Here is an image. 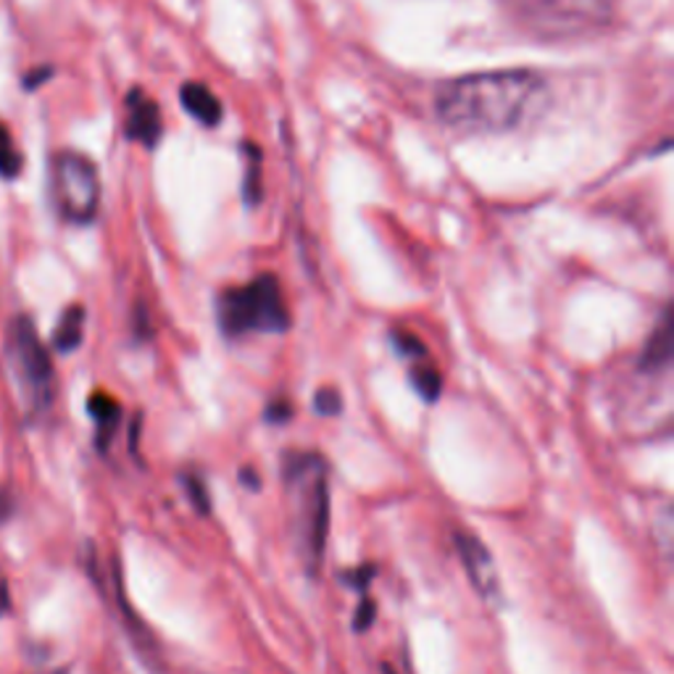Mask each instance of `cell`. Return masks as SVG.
<instances>
[{
    "instance_id": "20",
    "label": "cell",
    "mask_w": 674,
    "mask_h": 674,
    "mask_svg": "<svg viewBox=\"0 0 674 674\" xmlns=\"http://www.w3.org/2000/svg\"><path fill=\"white\" fill-rule=\"evenodd\" d=\"M290 416H293V405L287 401H274V403L266 405V419H270V422H274V424L287 422Z\"/></svg>"
},
{
    "instance_id": "13",
    "label": "cell",
    "mask_w": 674,
    "mask_h": 674,
    "mask_svg": "<svg viewBox=\"0 0 674 674\" xmlns=\"http://www.w3.org/2000/svg\"><path fill=\"white\" fill-rule=\"evenodd\" d=\"M411 385L419 392V398L427 403H435L443 392V377L432 364H414L411 366Z\"/></svg>"
},
{
    "instance_id": "12",
    "label": "cell",
    "mask_w": 674,
    "mask_h": 674,
    "mask_svg": "<svg viewBox=\"0 0 674 674\" xmlns=\"http://www.w3.org/2000/svg\"><path fill=\"white\" fill-rule=\"evenodd\" d=\"M82 338H84V309L80 304H75L61 313V319H58V327L54 332V349L58 353H71L80 349Z\"/></svg>"
},
{
    "instance_id": "22",
    "label": "cell",
    "mask_w": 674,
    "mask_h": 674,
    "mask_svg": "<svg viewBox=\"0 0 674 674\" xmlns=\"http://www.w3.org/2000/svg\"><path fill=\"white\" fill-rule=\"evenodd\" d=\"M11 608V593H9V585L5 582H0V617H3L5 612Z\"/></svg>"
},
{
    "instance_id": "17",
    "label": "cell",
    "mask_w": 674,
    "mask_h": 674,
    "mask_svg": "<svg viewBox=\"0 0 674 674\" xmlns=\"http://www.w3.org/2000/svg\"><path fill=\"white\" fill-rule=\"evenodd\" d=\"M392 343H396L398 353H403V356H414V358H424L427 356V349H424V343L416 335H411V332H392Z\"/></svg>"
},
{
    "instance_id": "1",
    "label": "cell",
    "mask_w": 674,
    "mask_h": 674,
    "mask_svg": "<svg viewBox=\"0 0 674 674\" xmlns=\"http://www.w3.org/2000/svg\"><path fill=\"white\" fill-rule=\"evenodd\" d=\"M546 101V82L535 71H482L443 84L437 116L469 135L509 133L525 124Z\"/></svg>"
},
{
    "instance_id": "4",
    "label": "cell",
    "mask_w": 674,
    "mask_h": 674,
    "mask_svg": "<svg viewBox=\"0 0 674 674\" xmlns=\"http://www.w3.org/2000/svg\"><path fill=\"white\" fill-rule=\"evenodd\" d=\"M54 198L64 219L88 225L101 206V180L95 163L75 150H61L54 159Z\"/></svg>"
},
{
    "instance_id": "9",
    "label": "cell",
    "mask_w": 674,
    "mask_h": 674,
    "mask_svg": "<svg viewBox=\"0 0 674 674\" xmlns=\"http://www.w3.org/2000/svg\"><path fill=\"white\" fill-rule=\"evenodd\" d=\"M674 324L672 313L664 311L656 330L651 332V338L646 340L643 353H640L638 366L643 372H661L672 364V351H674Z\"/></svg>"
},
{
    "instance_id": "5",
    "label": "cell",
    "mask_w": 674,
    "mask_h": 674,
    "mask_svg": "<svg viewBox=\"0 0 674 674\" xmlns=\"http://www.w3.org/2000/svg\"><path fill=\"white\" fill-rule=\"evenodd\" d=\"M519 16L542 37H567L606 22L608 0H516Z\"/></svg>"
},
{
    "instance_id": "8",
    "label": "cell",
    "mask_w": 674,
    "mask_h": 674,
    "mask_svg": "<svg viewBox=\"0 0 674 674\" xmlns=\"http://www.w3.org/2000/svg\"><path fill=\"white\" fill-rule=\"evenodd\" d=\"M127 135L146 148H153L163 135L159 106L140 90H133L127 95Z\"/></svg>"
},
{
    "instance_id": "3",
    "label": "cell",
    "mask_w": 674,
    "mask_h": 674,
    "mask_svg": "<svg viewBox=\"0 0 674 674\" xmlns=\"http://www.w3.org/2000/svg\"><path fill=\"white\" fill-rule=\"evenodd\" d=\"M216 317L227 338L274 335L290 330L283 287L274 274H261L248 285L230 287L216 300Z\"/></svg>"
},
{
    "instance_id": "16",
    "label": "cell",
    "mask_w": 674,
    "mask_h": 674,
    "mask_svg": "<svg viewBox=\"0 0 674 674\" xmlns=\"http://www.w3.org/2000/svg\"><path fill=\"white\" fill-rule=\"evenodd\" d=\"M313 409H317V414L322 416H335L340 414V409H343V398H340L338 390L324 388L313 396Z\"/></svg>"
},
{
    "instance_id": "7",
    "label": "cell",
    "mask_w": 674,
    "mask_h": 674,
    "mask_svg": "<svg viewBox=\"0 0 674 674\" xmlns=\"http://www.w3.org/2000/svg\"><path fill=\"white\" fill-rule=\"evenodd\" d=\"M456 548H459L461 564L467 569L469 580L477 587V593L485 601H499L501 587H499V574H495L493 556L472 533H456Z\"/></svg>"
},
{
    "instance_id": "19",
    "label": "cell",
    "mask_w": 674,
    "mask_h": 674,
    "mask_svg": "<svg viewBox=\"0 0 674 674\" xmlns=\"http://www.w3.org/2000/svg\"><path fill=\"white\" fill-rule=\"evenodd\" d=\"M375 617H377L375 601H369V598H366V595H364L362 604H358V608H356V617H353V630H356V632L369 630L372 621H375Z\"/></svg>"
},
{
    "instance_id": "21",
    "label": "cell",
    "mask_w": 674,
    "mask_h": 674,
    "mask_svg": "<svg viewBox=\"0 0 674 674\" xmlns=\"http://www.w3.org/2000/svg\"><path fill=\"white\" fill-rule=\"evenodd\" d=\"M240 480H243V482H245V485H248V488H251V490H253V488H256V490L261 488V480H259L256 469H248V467H245V469H243V472H240Z\"/></svg>"
},
{
    "instance_id": "11",
    "label": "cell",
    "mask_w": 674,
    "mask_h": 674,
    "mask_svg": "<svg viewBox=\"0 0 674 674\" xmlns=\"http://www.w3.org/2000/svg\"><path fill=\"white\" fill-rule=\"evenodd\" d=\"M88 409H90V416L95 419L98 448L108 450V445L116 435V427H119V422H122V405L116 403L108 392H93L88 401Z\"/></svg>"
},
{
    "instance_id": "14",
    "label": "cell",
    "mask_w": 674,
    "mask_h": 674,
    "mask_svg": "<svg viewBox=\"0 0 674 674\" xmlns=\"http://www.w3.org/2000/svg\"><path fill=\"white\" fill-rule=\"evenodd\" d=\"M22 169V153H19L14 137L9 129L0 124V174L3 176H16Z\"/></svg>"
},
{
    "instance_id": "2",
    "label": "cell",
    "mask_w": 674,
    "mask_h": 674,
    "mask_svg": "<svg viewBox=\"0 0 674 674\" xmlns=\"http://www.w3.org/2000/svg\"><path fill=\"white\" fill-rule=\"evenodd\" d=\"M285 482L298 495L296 535L306 572L319 574L330 535V485L327 464L313 450H290L285 456Z\"/></svg>"
},
{
    "instance_id": "15",
    "label": "cell",
    "mask_w": 674,
    "mask_h": 674,
    "mask_svg": "<svg viewBox=\"0 0 674 674\" xmlns=\"http://www.w3.org/2000/svg\"><path fill=\"white\" fill-rule=\"evenodd\" d=\"M182 485H185V493H187L190 503L195 506V512H198V514L212 512V499H208L206 482H203L198 475L185 472V475H182Z\"/></svg>"
},
{
    "instance_id": "10",
    "label": "cell",
    "mask_w": 674,
    "mask_h": 674,
    "mask_svg": "<svg viewBox=\"0 0 674 674\" xmlns=\"http://www.w3.org/2000/svg\"><path fill=\"white\" fill-rule=\"evenodd\" d=\"M182 106L193 119H198L203 127H216L221 122V103L212 90L203 88L201 82H185L180 90Z\"/></svg>"
},
{
    "instance_id": "18",
    "label": "cell",
    "mask_w": 674,
    "mask_h": 674,
    "mask_svg": "<svg viewBox=\"0 0 674 674\" xmlns=\"http://www.w3.org/2000/svg\"><path fill=\"white\" fill-rule=\"evenodd\" d=\"M375 572H377V569L372 564L356 567V569H351V572L343 574V582L349 587H353V591H362L366 595V587H369V582H372V578H375Z\"/></svg>"
},
{
    "instance_id": "6",
    "label": "cell",
    "mask_w": 674,
    "mask_h": 674,
    "mask_svg": "<svg viewBox=\"0 0 674 674\" xmlns=\"http://www.w3.org/2000/svg\"><path fill=\"white\" fill-rule=\"evenodd\" d=\"M9 358L14 364L19 382L30 392L32 403H48L50 385H54V364H50V353L43 345L30 317H16L9 322Z\"/></svg>"
}]
</instances>
